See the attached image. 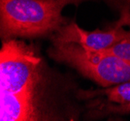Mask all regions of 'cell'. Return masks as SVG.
<instances>
[{"label": "cell", "mask_w": 130, "mask_h": 121, "mask_svg": "<svg viewBox=\"0 0 130 121\" xmlns=\"http://www.w3.org/2000/svg\"><path fill=\"white\" fill-rule=\"evenodd\" d=\"M0 120H62L56 80L35 47L4 40L0 50Z\"/></svg>", "instance_id": "obj_1"}, {"label": "cell", "mask_w": 130, "mask_h": 121, "mask_svg": "<svg viewBox=\"0 0 130 121\" xmlns=\"http://www.w3.org/2000/svg\"><path fill=\"white\" fill-rule=\"evenodd\" d=\"M89 0H0L3 40L37 38L56 33L67 23L62 10Z\"/></svg>", "instance_id": "obj_2"}, {"label": "cell", "mask_w": 130, "mask_h": 121, "mask_svg": "<svg viewBox=\"0 0 130 121\" xmlns=\"http://www.w3.org/2000/svg\"><path fill=\"white\" fill-rule=\"evenodd\" d=\"M49 55L103 87L130 80V61L107 51L89 50L76 43H53Z\"/></svg>", "instance_id": "obj_3"}, {"label": "cell", "mask_w": 130, "mask_h": 121, "mask_svg": "<svg viewBox=\"0 0 130 121\" xmlns=\"http://www.w3.org/2000/svg\"><path fill=\"white\" fill-rule=\"evenodd\" d=\"M130 39V32L126 31L120 21L108 30L87 31L82 29L75 22L66 23L52 37L53 43H76L93 50H104L115 44Z\"/></svg>", "instance_id": "obj_4"}, {"label": "cell", "mask_w": 130, "mask_h": 121, "mask_svg": "<svg viewBox=\"0 0 130 121\" xmlns=\"http://www.w3.org/2000/svg\"><path fill=\"white\" fill-rule=\"evenodd\" d=\"M96 96H106L109 102L116 104H124L130 102V80L119 84H116L114 87L105 88L95 91H79V98H92Z\"/></svg>", "instance_id": "obj_5"}, {"label": "cell", "mask_w": 130, "mask_h": 121, "mask_svg": "<svg viewBox=\"0 0 130 121\" xmlns=\"http://www.w3.org/2000/svg\"><path fill=\"white\" fill-rule=\"evenodd\" d=\"M90 116L93 117H103L111 113L114 114H126L130 113V102L129 103H124V104H119V105H113L111 102L108 104L102 105L100 108H98L94 110H90Z\"/></svg>", "instance_id": "obj_6"}, {"label": "cell", "mask_w": 130, "mask_h": 121, "mask_svg": "<svg viewBox=\"0 0 130 121\" xmlns=\"http://www.w3.org/2000/svg\"><path fill=\"white\" fill-rule=\"evenodd\" d=\"M105 2L119 12V21L123 26H130V0H105Z\"/></svg>", "instance_id": "obj_7"}, {"label": "cell", "mask_w": 130, "mask_h": 121, "mask_svg": "<svg viewBox=\"0 0 130 121\" xmlns=\"http://www.w3.org/2000/svg\"><path fill=\"white\" fill-rule=\"evenodd\" d=\"M103 51H107L112 54L119 56V58L124 59L126 61H130V39H126L115 44L111 48Z\"/></svg>", "instance_id": "obj_8"}]
</instances>
